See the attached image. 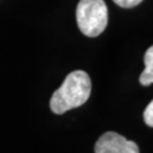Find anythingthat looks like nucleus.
Instances as JSON below:
<instances>
[{"label": "nucleus", "mask_w": 153, "mask_h": 153, "mask_svg": "<svg viewBox=\"0 0 153 153\" xmlns=\"http://www.w3.org/2000/svg\"><path fill=\"white\" fill-rule=\"evenodd\" d=\"M92 84L89 75L83 70H75L66 75L63 84L56 89L50 100V108L61 115L71 108L80 107L89 98Z\"/></svg>", "instance_id": "obj_1"}, {"label": "nucleus", "mask_w": 153, "mask_h": 153, "mask_svg": "<svg viewBox=\"0 0 153 153\" xmlns=\"http://www.w3.org/2000/svg\"><path fill=\"white\" fill-rule=\"evenodd\" d=\"M144 121L148 126H153V102H149L144 110Z\"/></svg>", "instance_id": "obj_5"}, {"label": "nucleus", "mask_w": 153, "mask_h": 153, "mask_svg": "<svg viewBox=\"0 0 153 153\" xmlns=\"http://www.w3.org/2000/svg\"><path fill=\"white\" fill-rule=\"evenodd\" d=\"M144 64H146V69L140 75L139 82L142 85H149L153 82V47L152 46L146 52Z\"/></svg>", "instance_id": "obj_4"}, {"label": "nucleus", "mask_w": 153, "mask_h": 153, "mask_svg": "<svg viewBox=\"0 0 153 153\" xmlns=\"http://www.w3.org/2000/svg\"><path fill=\"white\" fill-rule=\"evenodd\" d=\"M94 153H139L135 142L114 131H107L100 137L94 146Z\"/></svg>", "instance_id": "obj_3"}, {"label": "nucleus", "mask_w": 153, "mask_h": 153, "mask_svg": "<svg viewBox=\"0 0 153 153\" xmlns=\"http://www.w3.org/2000/svg\"><path fill=\"white\" fill-rule=\"evenodd\" d=\"M142 1L143 0H114V3L121 8H134Z\"/></svg>", "instance_id": "obj_6"}, {"label": "nucleus", "mask_w": 153, "mask_h": 153, "mask_svg": "<svg viewBox=\"0 0 153 153\" xmlns=\"http://www.w3.org/2000/svg\"><path fill=\"white\" fill-rule=\"evenodd\" d=\"M76 25L87 37H97L106 30L108 12L103 0H80L75 10Z\"/></svg>", "instance_id": "obj_2"}]
</instances>
